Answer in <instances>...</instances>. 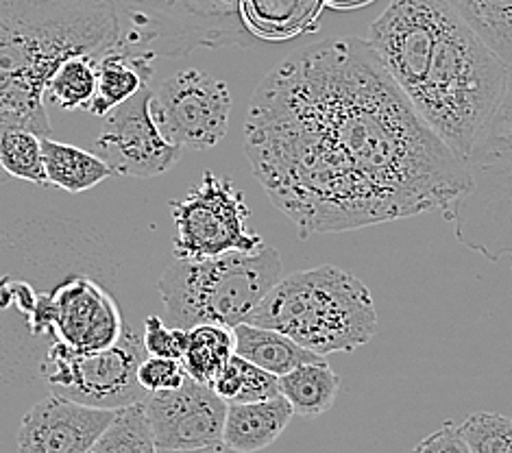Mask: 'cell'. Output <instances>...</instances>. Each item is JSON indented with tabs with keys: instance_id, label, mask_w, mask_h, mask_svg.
Returning <instances> with one entry per match:
<instances>
[{
	"instance_id": "6da1fadb",
	"label": "cell",
	"mask_w": 512,
	"mask_h": 453,
	"mask_svg": "<svg viewBox=\"0 0 512 453\" xmlns=\"http://www.w3.org/2000/svg\"><path fill=\"white\" fill-rule=\"evenodd\" d=\"M245 153L301 238L434 212L449 220L473 190L467 159L362 38L321 40L279 61L251 99Z\"/></svg>"
},
{
	"instance_id": "7a4b0ae2",
	"label": "cell",
	"mask_w": 512,
	"mask_h": 453,
	"mask_svg": "<svg viewBox=\"0 0 512 453\" xmlns=\"http://www.w3.org/2000/svg\"><path fill=\"white\" fill-rule=\"evenodd\" d=\"M367 35L421 118L469 162L506 99L512 72L445 0H390Z\"/></svg>"
},
{
	"instance_id": "3957f363",
	"label": "cell",
	"mask_w": 512,
	"mask_h": 453,
	"mask_svg": "<svg viewBox=\"0 0 512 453\" xmlns=\"http://www.w3.org/2000/svg\"><path fill=\"white\" fill-rule=\"evenodd\" d=\"M118 35L112 0H0V138L11 129L51 138L48 79L70 57L101 59Z\"/></svg>"
},
{
	"instance_id": "277c9868",
	"label": "cell",
	"mask_w": 512,
	"mask_h": 453,
	"mask_svg": "<svg viewBox=\"0 0 512 453\" xmlns=\"http://www.w3.org/2000/svg\"><path fill=\"white\" fill-rule=\"evenodd\" d=\"M129 329L105 279L85 275L81 268L64 273L53 284L0 277V332L5 338L18 336V349L38 353V375L51 349L96 353L118 345Z\"/></svg>"
},
{
	"instance_id": "5b68a950",
	"label": "cell",
	"mask_w": 512,
	"mask_h": 453,
	"mask_svg": "<svg viewBox=\"0 0 512 453\" xmlns=\"http://www.w3.org/2000/svg\"><path fill=\"white\" fill-rule=\"evenodd\" d=\"M247 323L282 332L321 358L356 351L377 334L371 290L334 264L279 279Z\"/></svg>"
},
{
	"instance_id": "8992f818",
	"label": "cell",
	"mask_w": 512,
	"mask_h": 453,
	"mask_svg": "<svg viewBox=\"0 0 512 453\" xmlns=\"http://www.w3.org/2000/svg\"><path fill=\"white\" fill-rule=\"evenodd\" d=\"M282 279V255L229 251L207 260H175L157 281L173 327L221 325L234 329L249 321L271 288Z\"/></svg>"
},
{
	"instance_id": "52a82bcc",
	"label": "cell",
	"mask_w": 512,
	"mask_h": 453,
	"mask_svg": "<svg viewBox=\"0 0 512 453\" xmlns=\"http://www.w3.org/2000/svg\"><path fill=\"white\" fill-rule=\"evenodd\" d=\"M120 24L118 51L184 57L194 48L253 42L240 0H112Z\"/></svg>"
},
{
	"instance_id": "ba28073f",
	"label": "cell",
	"mask_w": 512,
	"mask_h": 453,
	"mask_svg": "<svg viewBox=\"0 0 512 453\" xmlns=\"http://www.w3.org/2000/svg\"><path fill=\"white\" fill-rule=\"evenodd\" d=\"M170 216L177 236L173 240L175 260H207L229 251L258 253L262 236L249 229L251 210L231 179H221L205 170L197 186L184 199L170 201Z\"/></svg>"
},
{
	"instance_id": "9c48e42d",
	"label": "cell",
	"mask_w": 512,
	"mask_h": 453,
	"mask_svg": "<svg viewBox=\"0 0 512 453\" xmlns=\"http://www.w3.org/2000/svg\"><path fill=\"white\" fill-rule=\"evenodd\" d=\"M144 358L142 332L131 327L118 345L96 353L51 349L38 377L59 397L94 408L123 410L149 395L138 382V366Z\"/></svg>"
},
{
	"instance_id": "30bf717a",
	"label": "cell",
	"mask_w": 512,
	"mask_h": 453,
	"mask_svg": "<svg viewBox=\"0 0 512 453\" xmlns=\"http://www.w3.org/2000/svg\"><path fill=\"white\" fill-rule=\"evenodd\" d=\"M151 114L170 144L192 151L214 149L229 129V88L199 68L181 70L153 90Z\"/></svg>"
},
{
	"instance_id": "8fae6325",
	"label": "cell",
	"mask_w": 512,
	"mask_h": 453,
	"mask_svg": "<svg viewBox=\"0 0 512 453\" xmlns=\"http://www.w3.org/2000/svg\"><path fill=\"white\" fill-rule=\"evenodd\" d=\"M153 90L144 88L105 116L94 153L112 170L114 177L149 179L168 173L184 149L170 144L157 129L151 114Z\"/></svg>"
},
{
	"instance_id": "7c38bea8",
	"label": "cell",
	"mask_w": 512,
	"mask_h": 453,
	"mask_svg": "<svg viewBox=\"0 0 512 453\" xmlns=\"http://www.w3.org/2000/svg\"><path fill=\"white\" fill-rule=\"evenodd\" d=\"M144 412L160 451H188L223 443L227 403L210 386L194 379L175 390L149 393Z\"/></svg>"
},
{
	"instance_id": "4fadbf2b",
	"label": "cell",
	"mask_w": 512,
	"mask_h": 453,
	"mask_svg": "<svg viewBox=\"0 0 512 453\" xmlns=\"http://www.w3.org/2000/svg\"><path fill=\"white\" fill-rule=\"evenodd\" d=\"M118 410L85 406L51 393L22 416L20 453H90Z\"/></svg>"
},
{
	"instance_id": "5bb4252c",
	"label": "cell",
	"mask_w": 512,
	"mask_h": 453,
	"mask_svg": "<svg viewBox=\"0 0 512 453\" xmlns=\"http://www.w3.org/2000/svg\"><path fill=\"white\" fill-rule=\"evenodd\" d=\"M295 416L286 397L253 403H231L223 427V443L240 453H258L284 434Z\"/></svg>"
},
{
	"instance_id": "9a60e30c",
	"label": "cell",
	"mask_w": 512,
	"mask_h": 453,
	"mask_svg": "<svg viewBox=\"0 0 512 453\" xmlns=\"http://www.w3.org/2000/svg\"><path fill=\"white\" fill-rule=\"evenodd\" d=\"M325 0H240V16L253 40L284 42L319 29Z\"/></svg>"
},
{
	"instance_id": "2e32d148",
	"label": "cell",
	"mask_w": 512,
	"mask_h": 453,
	"mask_svg": "<svg viewBox=\"0 0 512 453\" xmlns=\"http://www.w3.org/2000/svg\"><path fill=\"white\" fill-rule=\"evenodd\" d=\"M153 61L155 57L133 55L118 51V48L105 53L99 59V70H96L99 72V83H96V94L88 112L105 118L112 109L127 103L131 96L149 88Z\"/></svg>"
},
{
	"instance_id": "e0dca14e",
	"label": "cell",
	"mask_w": 512,
	"mask_h": 453,
	"mask_svg": "<svg viewBox=\"0 0 512 453\" xmlns=\"http://www.w3.org/2000/svg\"><path fill=\"white\" fill-rule=\"evenodd\" d=\"M234 338L236 355L249 360L255 366H260L262 371L275 377H284L301 364L325 360L321 355L312 353L310 349L301 347L299 342L284 336L282 332L251 323H242L234 327Z\"/></svg>"
},
{
	"instance_id": "ac0fdd59",
	"label": "cell",
	"mask_w": 512,
	"mask_h": 453,
	"mask_svg": "<svg viewBox=\"0 0 512 453\" xmlns=\"http://www.w3.org/2000/svg\"><path fill=\"white\" fill-rule=\"evenodd\" d=\"M42 155L48 186H57L70 194H81L114 177L112 170L96 153L81 151L77 146L42 138Z\"/></svg>"
},
{
	"instance_id": "d6986e66",
	"label": "cell",
	"mask_w": 512,
	"mask_h": 453,
	"mask_svg": "<svg viewBox=\"0 0 512 453\" xmlns=\"http://www.w3.org/2000/svg\"><path fill=\"white\" fill-rule=\"evenodd\" d=\"M473 179L497 183L512 194V81L478 149L469 159Z\"/></svg>"
},
{
	"instance_id": "ffe728a7",
	"label": "cell",
	"mask_w": 512,
	"mask_h": 453,
	"mask_svg": "<svg viewBox=\"0 0 512 453\" xmlns=\"http://www.w3.org/2000/svg\"><path fill=\"white\" fill-rule=\"evenodd\" d=\"M445 3L512 72V0H445Z\"/></svg>"
},
{
	"instance_id": "44dd1931",
	"label": "cell",
	"mask_w": 512,
	"mask_h": 453,
	"mask_svg": "<svg viewBox=\"0 0 512 453\" xmlns=\"http://www.w3.org/2000/svg\"><path fill=\"white\" fill-rule=\"evenodd\" d=\"M282 397L303 419H314L332 410L340 390V377L325 360L301 364L295 371L279 377Z\"/></svg>"
},
{
	"instance_id": "7402d4cb",
	"label": "cell",
	"mask_w": 512,
	"mask_h": 453,
	"mask_svg": "<svg viewBox=\"0 0 512 453\" xmlns=\"http://www.w3.org/2000/svg\"><path fill=\"white\" fill-rule=\"evenodd\" d=\"M236 353L234 329L221 325H197L186 329V349L181 364L190 379L210 386Z\"/></svg>"
},
{
	"instance_id": "603a6c76",
	"label": "cell",
	"mask_w": 512,
	"mask_h": 453,
	"mask_svg": "<svg viewBox=\"0 0 512 453\" xmlns=\"http://www.w3.org/2000/svg\"><path fill=\"white\" fill-rule=\"evenodd\" d=\"M96 70H99V57L77 55L66 59L48 79L44 99L66 112H77V109L88 112L96 94V83H99Z\"/></svg>"
},
{
	"instance_id": "cb8c5ba5",
	"label": "cell",
	"mask_w": 512,
	"mask_h": 453,
	"mask_svg": "<svg viewBox=\"0 0 512 453\" xmlns=\"http://www.w3.org/2000/svg\"><path fill=\"white\" fill-rule=\"evenodd\" d=\"M210 388L227 406H231V403L266 401L282 395V390H279V377L262 371L260 366L251 364L236 353L227 362L225 369L216 375Z\"/></svg>"
},
{
	"instance_id": "d4e9b609",
	"label": "cell",
	"mask_w": 512,
	"mask_h": 453,
	"mask_svg": "<svg viewBox=\"0 0 512 453\" xmlns=\"http://www.w3.org/2000/svg\"><path fill=\"white\" fill-rule=\"evenodd\" d=\"M90 453H157L149 421H146L144 401L118 410L116 419L96 440Z\"/></svg>"
},
{
	"instance_id": "484cf974",
	"label": "cell",
	"mask_w": 512,
	"mask_h": 453,
	"mask_svg": "<svg viewBox=\"0 0 512 453\" xmlns=\"http://www.w3.org/2000/svg\"><path fill=\"white\" fill-rule=\"evenodd\" d=\"M0 168L7 177L48 186L42 138L24 129L5 131L0 138Z\"/></svg>"
},
{
	"instance_id": "4316f807",
	"label": "cell",
	"mask_w": 512,
	"mask_h": 453,
	"mask_svg": "<svg viewBox=\"0 0 512 453\" xmlns=\"http://www.w3.org/2000/svg\"><path fill=\"white\" fill-rule=\"evenodd\" d=\"M471 453H512V419L499 412H473L458 423Z\"/></svg>"
},
{
	"instance_id": "83f0119b",
	"label": "cell",
	"mask_w": 512,
	"mask_h": 453,
	"mask_svg": "<svg viewBox=\"0 0 512 453\" xmlns=\"http://www.w3.org/2000/svg\"><path fill=\"white\" fill-rule=\"evenodd\" d=\"M142 342L146 355L181 360L186 349V329L168 327L160 316L149 314L142 325Z\"/></svg>"
},
{
	"instance_id": "f1b7e54d",
	"label": "cell",
	"mask_w": 512,
	"mask_h": 453,
	"mask_svg": "<svg viewBox=\"0 0 512 453\" xmlns=\"http://www.w3.org/2000/svg\"><path fill=\"white\" fill-rule=\"evenodd\" d=\"M188 373L181 360L155 358L146 355L138 366V382L146 393H162V390H175L188 382Z\"/></svg>"
},
{
	"instance_id": "f546056e",
	"label": "cell",
	"mask_w": 512,
	"mask_h": 453,
	"mask_svg": "<svg viewBox=\"0 0 512 453\" xmlns=\"http://www.w3.org/2000/svg\"><path fill=\"white\" fill-rule=\"evenodd\" d=\"M410 453H471L465 436L460 434V425L447 421L436 432L425 436Z\"/></svg>"
},
{
	"instance_id": "4dcf8cb0",
	"label": "cell",
	"mask_w": 512,
	"mask_h": 453,
	"mask_svg": "<svg viewBox=\"0 0 512 453\" xmlns=\"http://www.w3.org/2000/svg\"><path fill=\"white\" fill-rule=\"evenodd\" d=\"M157 453H240V451L227 447L225 443H216V445H210V447L188 449V451H160V449H157Z\"/></svg>"
},
{
	"instance_id": "1f68e13d",
	"label": "cell",
	"mask_w": 512,
	"mask_h": 453,
	"mask_svg": "<svg viewBox=\"0 0 512 453\" xmlns=\"http://www.w3.org/2000/svg\"><path fill=\"white\" fill-rule=\"evenodd\" d=\"M371 0H325V7L332 9H353V7H364L369 5Z\"/></svg>"
}]
</instances>
